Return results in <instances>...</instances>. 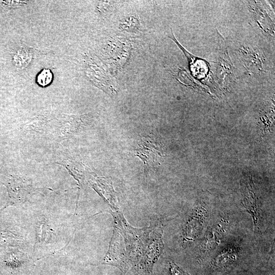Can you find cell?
<instances>
[{
    "label": "cell",
    "mask_w": 275,
    "mask_h": 275,
    "mask_svg": "<svg viewBox=\"0 0 275 275\" xmlns=\"http://www.w3.org/2000/svg\"><path fill=\"white\" fill-rule=\"evenodd\" d=\"M51 223L45 218H41L35 226V240L34 251L39 248L51 246L55 242L56 234Z\"/></svg>",
    "instance_id": "obj_3"
},
{
    "label": "cell",
    "mask_w": 275,
    "mask_h": 275,
    "mask_svg": "<svg viewBox=\"0 0 275 275\" xmlns=\"http://www.w3.org/2000/svg\"><path fill=\"white\" fill-rule=\"evenodd\" d=\"M10 203L23 204L26 202L37 191L32 180L26 176H14L7 181Z\"/></svg>",
    "instance_id": "obj_1"
},
{
    "label": "cell",
    "mask_w": 275,
    "mask_h": 275,
    "mask_svg": "<svg viewBox=\"0 0 275 275\" xmlns=\"http://www.w3.org/2000/svg\"><path fill=\"white\" fill-rule=\"evenodd\" d=\"M158 146L149 138H144L138 145L135 150L136 156L148 166H155L158 163V157L161 156Z\"/></svg>",
    "instance_id": "obj_2"
},
{
    "label": "cell",
    "mask_w": 275,
    "mask_h": 275,
    "mask_svg": "<svg viewBox=\"0 0 275 275\" xmlns=\"http://www.w3.org/2000/svg\"><path fill=\"white\" fill-rule=\"evenodd\" d=\"M171 275H189L174 262H170Z\"/></svg>",
    "instance_id": "obj_5"
},
{
    "label": "cell",
    "mask_w": 275,
    "mask_h": 275,
    "mask_svg": "<svg viewBox=\"0 0 275 275\" xmlns=\"http://www.w3.org/2000/svg\"><path fill=\"white\" fill-rule=\"evenodd\" d=\"M53 78L52 71L48 69H44L37 76V82L42 87L48 86L52 82Z\"/></svg>",
    "instance_id": "obj_4"
}]
</instances>
